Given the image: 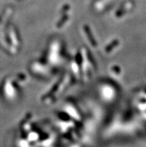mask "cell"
Returning <instances> with one entry per match:
<instances>
[]
</instances>
